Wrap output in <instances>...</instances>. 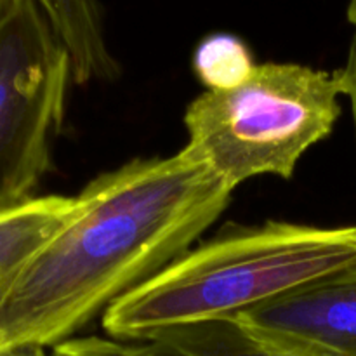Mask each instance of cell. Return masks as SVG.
Returning <instances> with one entry per match:
<instances>
[{
    "instance_id": "cell-11",
    "label": "cell",
    "mask_w": 356,
    "mask_h": 356,
    "mask_svg": "<svg viewBox=\"0 0 356 356\" xmlns=\"http://www.w3.org/2000/svg\"><path fill=\"white\" fill-rule=\"evenodd\" d=\"M0 356H49L45 348L33 346V344H26V346H16L10 350L0 351Z\"/></svg>"
},
{
    "instance_id": "cell-5",
    "label": "cell",
    "mask_w": 356,
    "mask_h": 356,
    "mask_svg": "<svg viewBox=\"0 0 356 356\" xmlns=\"http://www.w3.org/2000/svg\"><path fill=\"white\" fill-rule=\"evenodd\" d=\"M232 322L263 356H356V268Z\"/></svg>"
},
{
    "instance_id": "cell-10",
    "label": "cell",
    "mask_w": 356,
    "mask_h": 356,
    "mask_svg": "<svg viewBox=\"0 0 356 356\" xmlns=\"http://www.w3.org/2000/svg\"><path fill=\"white\" fill-rule=\"evenodd\" d=\"M341 80V89H343V96L350 99L351 104V117H353V127H355V141H356V31L351 38L350 49H348L346 63L341 70H337Z\"/></svg>"
},
{
    "instance_id": "cell-9",
    "label": "cell",
    "mask_w": 356,
    "mask_h": 356,
    "mask_svg": "<svg viewBox=\"0 0 356 356\" xmlns=\"http://www.w3.org/2000/svg\"><path fill=\"white\" fill-rule=\"evenodd\" d=\"M52 356H200L169 337L122 341L113 337H72L52 348Z\"/></svg>"
},
{
    "instance_id": "cell-8",
    "label": "cell",
    "mask_w": 356,
    "mask_h": 356,
    "mask_svg": "<svg viewBox=\"0 0 356 356\" xmlns=\"http://www.w3.org/2000/svg\"><path fill=\"white\" fill-rule=\"evenodd\" d=\"M195 70L207 89H226L242 82L256 63L247 45L233 35H211L195 52Z\"/></svg>"
},
{
    "instance_id": "cell-1",
    "label": "cell",
    "mask_w": 356,
    "mask_h": 356,
    "mask_svg": "<svg viewBox=\"0 0 356 356\" xmlns=\"http://www.w3.org/2000/svg\"><path fill=\"white\" fill-rule=\"evenodd\" d=\"M235 188L184 146L94 177L72 218L0 301V351L54 348L165 270L225 212Z\"/></svg>"
},
{
    "instance_id": "cell-4",
    "label": "cell",
    "mask_w": 356,
    "mask_h": 356,
    "mask_svg": "<svg viewBox=\"0 0 356 356\" xmlns=\"http://www.w3.org/2000/svg\"><path fill=\"white\" fill-rule=\"evenodd\" d=\"M72 58L40 7L0 2V209L26 202L52 167Z\"/></svg>"
},
{
    "instance_id": "cell-7",
    "label": "cell",
    "mask_w": 356,
    "mask_h": 356,
    "mask_svg": "<svg viewBox=\"0 0 356 356\" xmlns=\"http://www.w3.org/2000/svg\"><path fill=\"white\" fill-rule=\"evenodd\" d=\"M75 207V197L35 195L0 209V301L24 264L61 229Z\"/></svg>"
},
{
    "instance_id": "cell-2",
    "label": "cell",
    "mask_w": 356,
    "mask_h": 356,
    "mask_svg": "<svg viewBox=\"0 0 356 356\" xmlns=\"http://www.w3.org/2000/svg\"><path fill=\"white\" fill-rule=\"evenodd\" d=\"M356 268V225H228L103 313L108 337L146 341L240 313Z\"/></svg>"
},
{
    "instance_id": "cell-6",
    "label": "cell",
    "mask_w": 356,
    "mask_h": 356,
    "mask_svg": "<svg viewBox=\"0 0 356 356\" xmlns=\"http://www.w3.org/2000/svg\"><path fill=\"white\" fill-rule=\"evenodd\" d=\"M3 2V0H0ZM40 7L72 58L75 83L113 82L120 63L104 35L103 13L97 0H31Z\"/></svg>"
},
{
    "instance_id": "cell-3",
    "label": "cell",
    "mask_w": 356,
    "mask_h": 356,
    "mask_svg": "<svg viewBox=\"0 0 356 356\" xmlns=\"http://www.w3.org/2000/svg\"><path fill=\"white\" fill-rule=\"evenodd\" d=\"M339 73L264 63L226 89H207L184 113L188 145L229 186L273 174L291 179L341 115Z\"/></svg>"
}]
</instances>
